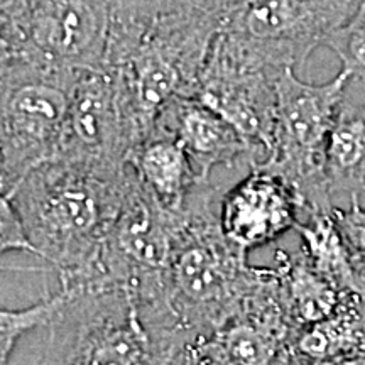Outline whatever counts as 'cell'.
Returning a JSON list of instances; mask_svg holds the SVG:
<instances>
[{
	"label": "cell",
	"mask_w": 365,
	"mask_h": 365,
	"mask_svg": "<svg viewBox=\"0 0 365 365\" xmlns=\"http://www.w3.org/2000/svg\"><path fill=\"white\" fill-rule=\"evenodd\" d=\"M110 27L112 0H0V58L95 70Z\"/></svg>",
	"instance_id": "8992f818"
},
{
	"label": "cell",
	"mask_w": 365,
	"mask_h": 365,
	"mask_svg": "<svg viewBox=\"0 0 365 365\" xmlns=\"http://www.w3.org/2000/svg\"><path fill=\"white\" fill-rule=\"evenodd\" d=\"M225 191L207 178L180 207L185 225L166 271V293L178 323L193 344L191 352L239 312L267 271L250 266L249 254L222 232Z\"/></svg>",
	"instance_id": "7a4b0ae2"
},
{
	"label": "cell",
	"mask_w": 365,
	"mask_h": 365,
	"mask_svg": "<svg viewBox=\"0 0 365 365\" xmlns=\"http://www.w3.org/2000/svg\"><path fill=\"white\" fill-rule=\"evenodd\" d=\"M308 220L299 222L294 230L301 237V250L308 261L339 287L341 294L365 298V276L355 267L349 249L330 212L307 213Z\"/></svg>",
	"instance_id": "e0dca14e"
},
{
	"label": "cell",
	"mask_w": 365,
	"mask_h": 365,
	"mask_svg": "<svg viewBox=\"0 0 365 365\" xmlns=\"http://www.w3.org/2000/svg\"><path fill=\"white\" fill-rule=\"evenodd\" d=\"M276 269L287 307L301 328L328 318L339 307L344 294L308 261L301 249L296 254L277 250Z\"/></svg>",
	"instance_id": "2e32d148"
},
{
	"label": "cell",
	"mask_w": 365,
	"mask_h": 365,
	"mask_svg": "<svg viewBox=\"0 0 365 365\" xmlns=\"http://www.w3.org/2000/svg\"><path fill=\"white\" fill-rule=\"evenodd\" d=\"M240 0H195V4L203 11L215 14V16L222 17L225 16L227 11H230L235 4H239Z\"/></svg>",
	"instance_id": "7402d4cb"
},
{
	"label": "cell",
	"mask_w": 365,
	"mask_h": 365,
	"mask_svg": "<svg viewBox=\"0 0 365 365\" xmlns=\"http://www.w3.org/2000/svg\"><path fill=\"white\" fill-rule=\"evenodd\" d=\"M81 71L0 58V193L56 156Z\"/></svg>",
	"instance_id": "277c9868"
},
{
	"label": "cell",
	"mask_w": 365,
	"mask_h": 365,
	"mask_svg": "<svg viewBox=\"0 0 365 365\" xmlns=\"http://www.w3.org/2000/svg\"><path fill=\"white\" fill-rule=\"evenodd\" d=\"M63 294H56L41 299L24 309H2L0 312V364L6 365L22 335L46 328L53 322L54 314L61 307Z\"/></svg>",
	"instance_id": "ac0fdd59"
},
{
	"label": "cell",
	"mask_w": 365,
	"mask_h": 365,
	"mask_svg": "<svg viewBox=\"0 0 365 365\" xmlns=\"http://www.w3.org/2000/svg\"><path fill=\"white\" fill-rule=\"evenodd\" d=\"M325 175L331 198L365 195V103L341 105L328 137Z\"/></svg>",
	"instance_id": "9a60e30c"
},
{
	"label": "cell",
	"mask_w": 365,
	"mask_h": 365,
	"mask_svg": "<svg viewBox=\"0 0 365 365\" xmlns=\"http://www.w3.org/2000/svg\"><path fill=\"white\" fill-rule=\"evenodd\" d=\"M284 70L247 41L220 29L195 98L230 122L266 159L276 129L277 80Z\"/></svg>",
	"instance_id": "52a82bcc"
},
{
	"label": "cell",
	"mask_w": 365,
	"mask_h": 365,
	"mask_svg": "<svg viewBox=\"0 0 365 365\" xmlns=\"http://www.w3.org/2000/svg\"><path fill=\"white\" fill-rule=\"evenodd\" d=\"M294 70L286 68L277 80L272 149L259 164L293 186L304 212H330L333 205L325 175L327 144L352 76L340 70L333 80L314 85L299 80Z\"/></svg>",
	"instance_id": "5b68a950"
},
{
	"label": "cell",
	"mask_w": 365,
	"mask_h": 365,
	"mask_svg": "<svg viewBox=\"0 0 365 365\" xmlns=\"http://www.w3.org/2000/svg\"><path fill=\"white\" fill-rule=\"evenodd\" d=\"M359 0H240L222 31L259 48L281 68H296L344 26Z\"/></svg>",
	"instance_id": "9c48e42d"
},
{
	"label": "cell",
	"mask_w": 365,
	"mask_h": 365,
	"mask_svg": "<svg viewBox=\"0 0 365 365\" xmlns=\"http://www.w3.org/2000/svg\"><path fill=\"white\" fill-rule=\"evenodd\" d=\"M331 217L344 237L355 267L365 276V207L350 198L349 208H331Z\"/></svg>",
	"instance_id": "ffe728a7"
},
{
	"label": "cell",
	"mask_w": 365,
	"mask_h": 365,
	"mask_svg": "<svg viewBox=\"0 0 365 365\" xmlns=\"http://www.w3.org/2000/svg\"><path fill=\"white\" fill-rule=\"evenodd\" d=\"M293 364H365V298L344 294L330 317L299 331Z\"/></svg>",
	"instance_id": "4fadbf2b"
},
{
	"label": "cell",
	"mask_w": 365,
	"mask_h": 365,
	"mask_svg": "<svg viewBox=\"0 0 365 365\" xmlns=\"http://www.w3.org/2000/svg\"><path fill=\"white\" fill-rule=\"evenodd\" d=\"M301 330L286 303L276 266L267 267L239 312L191 352L190 364H293Z\"/></svg>",
	"instance_id": "30bf717a"
},
{
	"label": "cell",
	"mask_w": 365,
	"mask_h": 365,
	"mask_svg": "<svg viewBox=\"0 0 365 365\" xmlns=\"http://www.w3.org/2000/svg\"><path fill=\"white\" fill-rule=\"evenodd\" d=\"M134 168L105 171L54 156L7 195L19 210L36 255L56 269L61 284L90 281Z\"/></svg>",
	"instance_id": "6da1fadb"
},
{
	"label": "cell",
	"mask_w": 365,
	"mask_h": 365,
	"mask_svg": "<svg viewBox=\"0 0 365 365\" xmlns=\"http://www.w3.org/2000/svg\"><path fill=\"white\" fill-rule=\"evenodd\" d=\"M153 134L176 139L200 178H210L217 166L228 170L249 166L250 170L264 159L230 122L195 97L173 100L159 113Z\"/></svg>",
	"instance_id": "7c38bea8"
},
{
	"label": "cell",
	"mask_w": 365,
	"mask_h": 365,
	"mask_svg": "<svg viewBox=\"0 0 365 365\" xmlns=\"http://www.w3.org/2000/svg\"><path fill=\"white\" fill-rule=\"evenodd\" d=\"M341 61V70L352 80L365 81V0L359 6L344 26H340L325 43Z\"/></svg>",
	"instance_id": "d6986e66"
},
{
	"label": "cell",
	"mask_w": 365,
	"mask_h": 365,
	"mask_svg": "<svg viewBox=\"0 0 365 365\" xmlns=\"http://www.w3.org/2000/svg\"><path fill=\"white\" fill-rule=\"evenodd\" d=\"M0 250L2 254L19 250L36 255L19 210L7 195H0Z\"/></svg>",
	"instance_id": "44dd1931"
},
{
	"label": "cell",
	"mask_w": 365,
	"mask_h": 365,
	"mask_svg": "<svg viewBox=\"0 0 365 365\" xmlns=\"http://www.w3.org/2000/svg\"><path fill=\"white\" fill-rule=\"evenodd\" d=\"M143 140V132L115 73L108 68L81 71L56 156L98 170L120 171Z\"/></svg>",
	"instance_id": "ba28073f"
},
{
	"label": "cell",
	"mask_w": 365,
	"mask_h": 365,
	"mask_svg": "<svg viewBox=\"0 0 365 365\" xmlns=\"http://www.w3.org/2000/svg\"><path fill=\"white\" fill-rule=\"evenodd\" d=\"M137 178L159 203L178 210L196 188L200 178L181 144L170 135L153 134L132 154Z\"/></svg>",
	"instance_id": "5bb4252c"
},
{
	"label": "cell",
	"mask_w": 365,
	"mask_h": 365,
	"mask_svg": "<svg viewBox=\"0 0 365 365\" xmlns=\"http://www.w3.org/2000/svg\"><path fill=\"white\" fill-rule=\"evenodd\" d=\"M63 301L41 362L166 364V354L139 294L124 282L61 284Z\"/></svg>",
	"instance_id": "3957f363"
},
{
	"label": "cell",
	"mask_w": 365,
	"mask_h": 365,
	"mask_svg": "<svg viewBox=\"0 0 365 365\" xmlns=\"http://www.w3.org/2000/svg\"><path fill=\"white\" fill-rule=\"evenodd\" d=\"M299 195L284 178L255 164L249 175L225 191L222 232L245 254L271 244L299 223Z\"/></svg>",
	"instance_id": "8fae6325"
}]
</instances>
